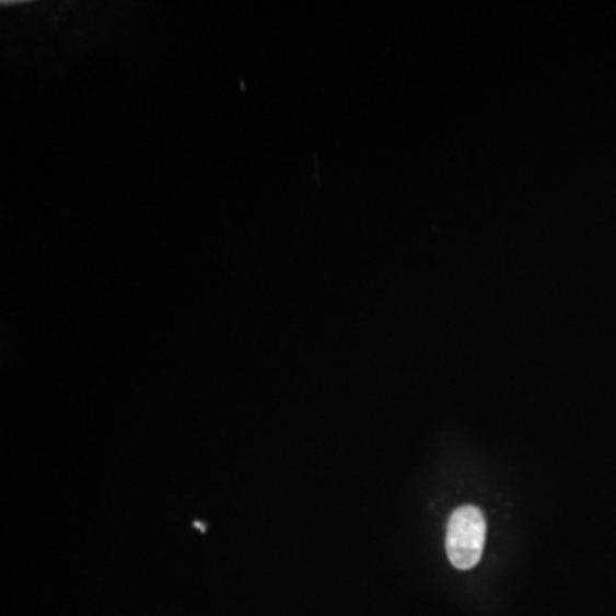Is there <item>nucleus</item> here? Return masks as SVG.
<instances>
[{
    "mask_svg": "<svg viewBox=\"0 0 616 616\" xmlns=\"http://www.w3.org/2000/svg\"><path fill=\"white\" fill-rule=\"evenodd\" d=\"M487 538V521L478 507H460L449 521L445 548L452 566L460 570H469L478 566L484 555Z\"/></svg>",
    "mask_w": 616,
    "mask_h": 616,
    "instance_id": "f257e3e1",
    "label": "nucleus"
}]
</instances>
